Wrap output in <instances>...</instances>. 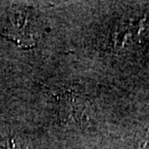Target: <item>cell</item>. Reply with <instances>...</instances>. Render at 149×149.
Instances as JSON below:
<instances>
[{
  "label": "cell",
  "instance_id": "cell-1",
  "mask_svg": "<svg viewBox=\"0 0 149 149\" xmlns=\"http://www.w3.org/2000/svg\"><path fill=\"white\" fill-rule=\"evenodd\" d=\"M37 23L29 11H16L10 17L9 27L6 29V36L14 40L22 47H32L36 42Z\"/></svg>",
  "mask_w": 149,
  "mask_h": 149
},
{
  "label": "cell",
  "instance_id": "cell-2",
  "mask_svg": "<svg viewBox=\"0 0 149 149\" xmlns=\"http://www.w3.org/2000/svg\"><path fill=\"white\" fill-rule=\"evenodd\" d=\"M0 149H23V147L14 139L0 138Z\"/></svg>",
  "mask_w": 149,
  "mask_h": 149
},
{
  "label": "cell",
  "instance_id": "cell-3",
  "mask_svg": "<svg viewBox=\"0 0 149 149\" xmlns=\"http://www.w3.org/2000/svg\"><path fill=\"white\" fill-rule=\"evenodd\" d=\"M139 147L141 149H149V126L141 134Z\"/></svg>",
  "mask_w": 149,
  "mask_h": 149
}]
</instances>
